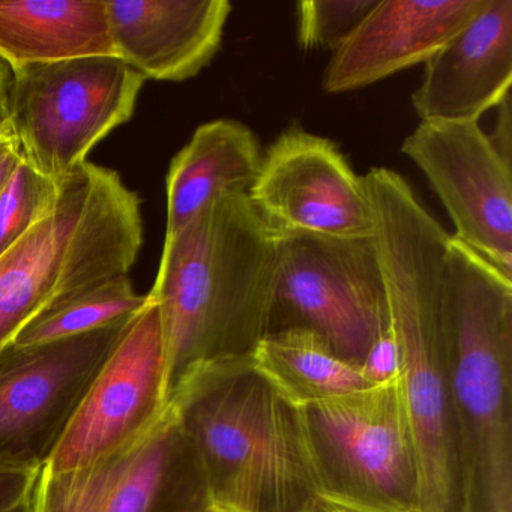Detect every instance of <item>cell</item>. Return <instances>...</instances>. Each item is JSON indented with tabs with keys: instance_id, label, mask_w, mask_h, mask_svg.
<instances>
[{
	"instance_id": "1",
	"label": "cell",
	"mask_w": 512,
	"mask_h": 512,
	"mask_svg": "<svg viewBox=\"0 0 512 512\" xmlns=\"http://www.w3.org/2000/svg\"><path fill=\"white\" fill-rule=\"evenodd\" d=\"M364 181L397 344L398 380L418 455L421 512H455L454 337L446 265L451 235L394 170L376 167Z\"/></svg>"
},
{
	"instance_id": "2",
	"label": "cell",
	"mask_w": 512,
	"mask_h": 512,
	"mask_svg": "<svg viewBox=\"0 0 512 512\" xmlns=\"http://www.w3.org/2000/svg\"><path fill=\"white\" fill-rule=\"evenodd\" d=\"M278 239L247 193L217 197L164 238L149 295L160 307L167 394L197 368L248 359L269 332Z\"/></svg>"
},
{
	"instance_id": "3",
	"label": "cell",
	"mask_w": 512,
	"mask_h": 512,
	"mask_svg": "<svg viewBox=\"0 0 512 512\" xmlns=\"http://www.w3.org/2000/svg\"><path fill=\"white\" fill-rule=\"evenodd\" d=\"M218 512H331L320 496L298 407L250 358L197 368L170 395Z\"/></svg>"
},
{
	"instance_id": "4",
	"label": "cell",
	"mask_w": 512,
	"mask_h": 512,
	"mask_svg": "<svg viewBox=\"0 0 512 512\" xmlns=\"http://www.w3.org/2000/svg\"><path fill=\"white\" fill-rule=\"evenodd\" d=\"M455 512H512V280L451 235Z\"/></svg>"
},
{
	"instance_id": "5",
	"label": "cell",
	"mask_w": 512,
	"mask_h": 512,
	"mask_svg": "<svg viewBox=\"0 0 512 512\" xmlns=\"http://www.w3.org/2000/svg\"><path fill=\"white\" fill-rule=\"evenodd\" d=\"M142 245V200L118 172L86 161L59 179L49 214L0 256V352L32 320L130 275Z\"/></svg>"
},
{
	"instance_id": "6",
	"label": "cell",
	"mask_w": 512,
	"mask_h": 512,
	"mask_svg": "<svg viewBox=\"0 0 512 512\" xmlns=\"http://www.w3.org/2000/svg\"><path fill=\"white\" fill-rule=\"evenodd\" d=\"M331 512H421L419 464L400 380L298 407Z\"/></svg>"
},
{
	"instance_id": "7",
	"label": "cell",
	"mask_w": 512,
	"mask_h": 512,
	"mask_svg": "<svg viewBox=\"0 0 512 512\" xmlns=\"http://www.w3.org/2000/svg\"><path fill=\"white\" fill-rule=\"evenodd\" d=\"M145 82L112 56L23 65L11 70L2 122L29 166L61 179L133 118Z\"/></svg>"
},
{
	"instance_id": "8",
	"label": "cell",
	"mask_w": 512,
	"mask_h": 512,
	"mask_svg": "<svg viewBox=\"0 0 512 512\" xmlns=\"http://www.w3.org/2000/svg\"><path fill=\"white\" fill-rule=\"evenodd\" d=\"M305 328L340 358L361 365L391 328L385 278L373 238L278 239L269 332Z\"/></svg>"
},
{
	"instance_id": "9",
	"label": "cell",
	"mask_w": 512,
	"mask_h": 512,
	"mask_svg": "<svg viewBox=\"0 0 512 512\" xmlns=\"http://www.w3.org/2000/svg\"><path fill=\"white\" fill-rule=\"evenodd\" d=\"M131 319L0 352V466H46Z\"/></svg>"
},
{
	"instance_id": "10",
	"label": "cell",
	"mask_w": 512,
	"mask_h": 512,
	"mask_svg": "<svg viewBox=\"0 0 512 512\" xmlns=\"http://www.w3.org/2000/svg\"><path fill=\"white\" fill-rule=\"evenodd\" d=\"M169 406L163 322L148 293L43 469L65 472L121 454L145 439Z\"/></svg>"
},
{
	"instance_id": "11",
	"label": "cell",
	"mask_w": 512,
	"mask_h": 512,
	"mask_svg": "<svg viewBox=\"0 0 512 512\" xmlns=\"http://www.w3.org/2000/svg\"><path fill=\"white\" fill-rule=\"evenodd\" d=\"M31 512H202L205 485L172 404L160 424L121 454L79 469H41Z\"/></svg>"
},
{
	"instance_id": "12",
	"label": "cell",
	"mask_w": 512,
	"mask_h": 512,
	"mask_svg": "<svg viewBox=\"0 0 512 512\" xmlns=\"http://www.w3.org/2000/svg\"><path fill=\"white\" fill-rule=\"evenodd\" d=\"M248 199L277 239L313 235L374 236V212L364 178L332 140L289 128L263 154Z\"/></svg>"
},
{
	"instance_id": "13",
	"label": "cell",
	"mask_w": 512,
	"mask_h": 512,
	"mask_svg": "<svg viewBox=\"0 0 512 512\" xmlns=\"http://www.w3.org/2000/svg\"><path fill=\"white\" fill-rule=\"evenodd\" d=\"M454 223V238L512 280L511 161L479 122L421 121L401 146Z\"/></svg>"
},
{
	"instance_id": "14",
	"label": "cell",
	"mask_w": 512,
	"mask_h": 512,
	"mask_svg": "<svg viewBox=\"0 0 512 512\" xmlns=\"http://www.w3.org/2000/svg\"><path fill=\"white\" fill-rule=\"evenodd\" d=\"M485 4L487 0H380L332 55L323 73V91H358L425 64Z\"/></svg>"
},
{
	"instance_id": "15",
	"label": "cell",
	"mask_w": 512,
	"mask_h": 512,
	"mask_svg": "<svg viewBox=\"0 0 512 512\" xmlns=\"http://www.w3.org/2000/svg\"><path fill=\"white\" fill-rule=\"evenodd\" d=\"M424 65L412 97L419 119L479 122L511 97L512 0H487Z\"/></svg>"
},
{
	"instance_id": "16",
	"label": "cell",
	"mask_w": 512,
	"mask_h": 512,
	"mask_svg": "<svg viewBox=\"0 0 512 512\" xmlns=\"http://www.w3.org/2000/svg\"><path fill=\"white\" fill-rule=\"evenodd\" d=\"M116 56L145 80L185 82L211 64L229 0H106Z\"/></svg>"
},
{
	"instance_id": "17",
	"label": "cell",
	"mask_w": 512,
	"mask_h": 512,
	"mask_svg": "<svg viewBox=\"0 0 512 512\" xmlns=\"http://www.w3.org/2000/svg\"><path fill=\"white\" fill-rule=\"evenodd\" d=\"M263 154L253 131L232 119L206 122L173 157L166 178V238L187 226L217 197L248 193Z\"/></svg>"
},
{
	"instance_id": "18",
	"label": "cell",
	"mask_w": 512,
	"mask_h": 512,
	"mask_svg": "<svg viewBox=\"0 0 512 512\" xmlns=\"http://www.w3.org/2000/svg\"><path fill=\"white\" fill-rule=\"evenodd\" d=\"M116 56L106 0H0V59L23 65Z\"/></svg>"
},
{
	"instance_id": "19",
	"label": "cell",
	"mask_w": 512,
	"mask_h": 512,
	"mask_svg": "<svg viewBox=\"0 0 512 512\" xmlns=\"http://www.w3.org/2000/svg\"><path fill=\"white\" fill-rule=\"evenodd\" d=\"M254 370L295 407L370 388L361 365L340 358L305 328L268 332L250 356Z\"/></svg>"
},
{
	"instance_id": "20",
	"label": "cell",
	"mask_w": 512,
	"mask_h": 512,
	"mask_svg": "<svg viewBox=\"0 0 512 512\" xmlns=\"http://www.w3.org/2000/svg\"><path fill=\"white\" fill-rule=\"evenodd\" d=\"M146 302L148 295L136 292L130 275L112 278L71 299L62 307L32 320L17 335L13 344L28 346L86 334L131 319L145 307Z\"/></svg>"
},
{
	"instance_id": "21",
	"label": "cell",
	"mask_w": 512,
	"mask_h": 512,
	"mask_svg": "<svg viewBox=\"0 0 512 512\" xmlns=\"http://www.w3.org/2000/svg\"><path fill=\"white\" fill-rule=\"evenodd\" d=\"M59 179L47 178L25 160L0 193V256L43 220L58 199Z\"/></svg>"
},
{
	"instance_id": "22",
	"label": "cell",
	"mask_w": 512,
	"mask_h": 512,
	"mask_svg": "<svg viewBox=\"0 0 512 512\" xmlns=\"http://www.w3.org/2000/svg\"><path fill=\"white\" fill-rule=\"evenodd\" d=\"M380 0H305L298 4L299 43L337 52Z\"/></svg>"
},
{
	"instance_id": "23",
	"label": "cell",
	"mask_w": 512,
	"mask_h": 512,
	"mask_svg": "<svg viewBox=\"0 0 512 512\" xmlns=\"http://www.w3.org/2000/svg\"><path fill=\"white\" fill-rule=\"evenodd\" d=\"M362 376L370 386L383 385L397 379L400 373L398 350L391 328L380 335L379 340L368 350L361 364Z\"/></svg>"
},
{
	"instance_id": "24",
	"label": "cell",
	"mask_w": 512,
	"mask_h": 512,
	"mask_svg": "<svg viewBox=\"0 0 512 512\" xmlns=\"http://www.w3.org/2000/svg\"><path fill=\"white\" fill-rule=\"evenodd\" d=\"M38 472L0 466V512H10L31 496Z\"/></svg>"
},
{
	"instance_id": "25",
	"label": "cell",
	"mask_w": 512,
	"mask_h": 512,
	"mask_svg": "<svg viewBox=\"0 0 512 512\" xmlns=\"http://www.w3.org/2000/svg\"><path fill=\"white\" fill-rule=\"evenodd\" d=\"M23 161L19 142L5 122L0 121V193Z\"/></svg>"
},
{
	"instance_id": "26",
	"label": "cell",
	"mask_w": 512,
	"mask_h": 512,
	"mask_svg": "<svg viewBox=\"0 0 512 512\" xmlns=\"http://www.w3.org/2000/svg\"><path fill=\"white\" fill-rule=\"evenodd\" d=\"M512 116L511 97L499 104V119L493 134H490L491 142L502 152L503 157L511 161L512 155Z\"/></svg>"
},
{
	"instance_id": "27",
	"label": "cell",
	"mask_w": 512,
	"mask_h": 512,
	"mask_svg": "<svg viewBox=\"0 0 512 512\" xmlns=\"http://www.w3.org/2000/svg\"><path fill=\"white\" fill-rule=\"evenodd\" d=\"M11 79V67L0 59V121H2V115H4L5 97H7L8 83Z\"/></svg>"
},
{
	"instance_id": "28",
	"label": "cell",
	"mask_w": 512,
	"mask_h": 512,
	"mask_svg": "<svg viewBox=\"0 0 512 512\" xmlns=\"http://www.w3.org/2000/svg\"><path fill=\"white\" fill-rule=\"evenodd\" d=\"M10 512H31V506H29V497L25 502L20 503L16 508L11 509Z\"/></svg>"
},
{
	"instance_id": "29",
	"label": "cell",
	"mask_w": 512,
	"mask_h": 512,
	"mask_svg": "<svg viewBox=\"0 0 512 512\" xmlns=\"http://www.w3.org/2000/svg\"><path fill=\"white\" fill-rule=\"evenodd\" d=\"M202 512H218V511H215V509L209 508V506H208V508L203 509Z\"/></svg>"
}]
</instances>
